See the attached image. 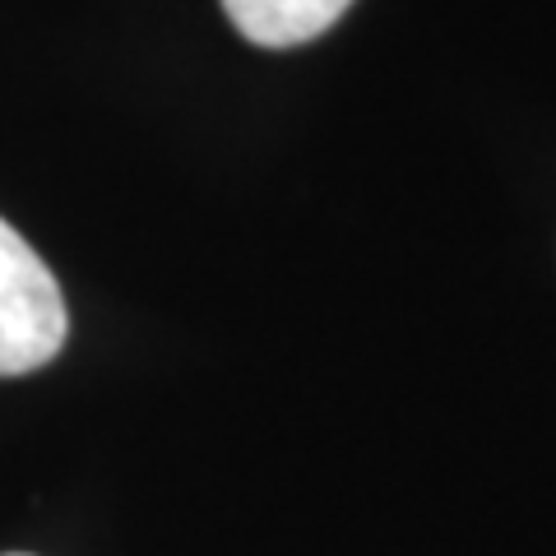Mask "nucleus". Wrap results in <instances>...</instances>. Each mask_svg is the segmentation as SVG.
<instances>
[{
    "instance_id": "1",
    "label": "nucleus",
    "mask_w": 556,
    "mask_h": 556,
    "mask_svg": "<svg viewBox=\"0 0 556 556\" xmlns=\"http://www.w3.org/2000/svg\"><path fill=\"white\" fill-rule=\"evenodd\" d=\"M70 311L56 274L0 218V376H28L65 348Z\"/></svg>"
},
{
    "instance_id": "2",
    "label": "nucleus",
    "mask_w": 556,
    "mask_h": 556,
    "mask_svg": "<svg viewBox=\"0 0 556 556\" xmlns=\"http://www.w3.org/2000/svg\"><path fill=\"white\" fill-rule=\"evenodd\" d=\"M353 0H223L232 28L255 47H302L343 20Z\"/></svg>"
},
{
    "instance_id": "3",
    "label": "nucleus",
    "mask_w": 556,
    "mask_h": 556,
    "mask_svg": "<svg viewBox=\"0 0 556 556\" xmlns=\"http://www.w3.org/2000/svg\"><path fill=\"white\" fill-rule=\"evenodd\" d=\"M14 556H20V552H14Z\"/></svg>"
}]
</instances>
